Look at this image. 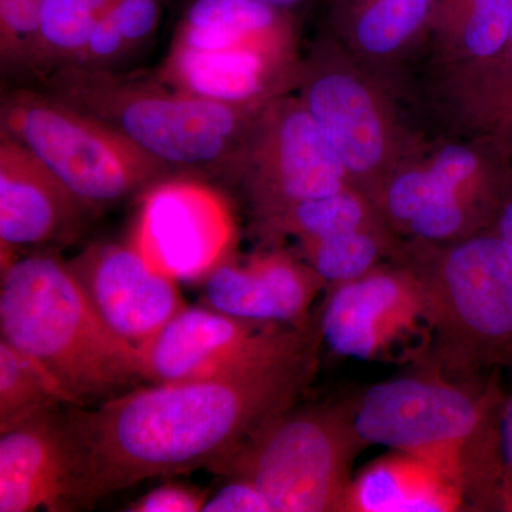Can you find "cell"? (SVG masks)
<instances>
[{"label": "cell", "instance_id": "6da1fadb", "mask_svg": "<svg viewBox=\"0 0 512 512\" xmlns=\"http://www.w3.org/2000/svg\"><path fill=\"white\" fill-rule=\"evenodd\" d=\"M319 332L298 349L228 375L151 383L72 406L86 460V508L148 478L212 468L295 406L312 382Z\"/></svg>", "mask_w": 512, "mask_h": 512}, {"label": "cell", "instance_id": "7a4b0ae2", "mask_svg": "<svg viewBox=\"0 0 512 512\" xmlns=\"http://www.w3.org/2000/svg\"><path fill=\"white\" fill-rule=\"evenodd\" d=\"M501 372L468 382L430 367L373 384L352 400L363 439L434 464L460 488L470 511L505 512Z\"/></svg>", "mask_w": 512, "mask_h": 512}, {"label": "cell", "instance_id": "3957f363", "mask_svg": "<svg viewBox=\"0 0 512 512\" xmlns=\"http://www.w3.org/2000/svg\"><path fill=\"white\" fill-rule=\"evenodd\" d=\"M0 332L45 370L69 406L96 407L147 382L138 349L103 322L52 252L2 262Z\"/></svg>", "mask_w": 512, "mask_h": 512}, {"label": "cell", "instance_id": "277c9868", "mask_svg": "<svg viewBox=\"0 0 512 512\" xmlns=\"http://www.w3.org/2000/svg\"><path fill=\"white\" fill-rule=\"evenodd\" d=\"M394 261L419 285L429 348L420 366L468 382L512 372V248L494 231L399 244Z\"/></svg>", "mask_w": 512, "mask_h": 512}, {"label": "cell", "instance_id": "5b68a950", "mask_svg": "<svg viewBox=\"0 0 512 512\" xmlns=\"http://www.w3.org/2000/svg\"><path fill=\"white\" fill-rule=\"evenodd\" d=\"M45 90L109 124L174 173L228 177L258 110L178 92L157 76L57 70Z\"/></svg>", "mask_w": 512, "mask_h": 512}, {"label": "cell", "instance_id": "8992f818", "mask_svg": "<svg viewBox=\"0 0 512 512\" xmlns=\"http://www.w3.org/2000/svg\"><path fill=\"white\" fill-rule=\"evenodd\" d=\"M367 447L352 400L293 406L211 470L254 483L272 512H343L353 464Z\"/></svg>", "mask_w": 512, "mask_h": 512}, {"label": "cell", "instance_id": "52a82bcc", "mask_svg": "<svg viewBox=\"0 0 512 512\" xmlns=\"http://www.w3.org/2000/svg\"><path fill=\"white\" fill-rule=\"evenodd\" d=\"M0 130L32 151L96 214L175 174L109 124L46 90L6 93Z\"/></svg>", "mask_w": 512, "mask_h": 512}, {"label": "cell", "instance_id": "ba28073f", "mask_svg": "<svg viewBox=\"0 0 512 512\" xmlns=\"http://www.w3.org/2000/svg\"><path fill=\"white\" fill-rule=\"evenodd\" d=\"M228 177L241 183L258 224L353 185L299 97L286 96L258 110Z\"/></svg>", "mask_w": 512, "mask_h": 512}, {"label": "cell", "instance_id": "9c48e42d", "mask_svg": "<svg viewBox=\"0 0 512 512\" xmlns=\"http://www.w3.org/2000/svg\"><path fill=\"white\" fill-rule=\"evenodd\" d=\"M318 333V323L296 328L235 318L210 308H187L138 349L150 383L228 375L274 359Z\"/></svg>", "mask_w": 512, "mask_h": 512}, {"label": "cell", "instance_id": "30bf717a", "mask_svg": "<svg viewBox=\"0 0 512 512\" xmlns=\"http://www.w3.org/2000/svg\"><path fill=\"white\" fill-rule=\"evenodd\" d=\"M316 323L320 339L336 356L372 362L394 359V350L413 342L423 349V357L429 348L419 285L397 261L330 286Z\"/></svg>", "mask_w": 512, "mask_h": 512}, {"label": "cell", "instance_id": "8fae6325", "mask_svg": "<svg viewBox=\"0 0 512 512\" xmlns=\"http://www.w3.org/2000/svg\"><path fill=\"white\" fill-rule=\"evenodd\" d=\"M234 218L210 185L171 174L141 194L131 242L175 279L207 276L234 244Z\"/></svg>", "mask_w": 512, "mask_h": 512}, {"label": "cell", "instance_id": "7c38bea8", "mask_svg": "<svg viewBox=\"0 0 512 512\" xmlns=\"http://www.w3.org/2000/svg\"><path fill=\"white\" fill-rule=\"evenodd\" d=\"M66 262L97 315L134 348L187 308L177 279L131 241L96 242Z\"/></svg>", "mask_w": 512, "mask_h": 512}, {"label": "cell", "instance_id": "4fadbf2b", "mask_svg": "<svg viewBox=\"0 0 512 512\" xmlns=\"http://www.w3.org/2000/svg\"><path fill=\"white\" fill-rule=\"evenodd\" d=\"M86 460L69 414H39L0 434V512L86 508Z\"/></svg>", "mask_w": 512, "mask_h": 512}, {"label": "cell", "instance_id": "5bb4252c", "mask_svg": "<svg viewBox=\"0 0 512 512\" xmlns=\"http://www.w3.org/2000/svg\"><path fill=\"white\" fill-rule=\"evenodd\" d=\"M298 83L299 100L335 148L350 181L373 201L392 146L379 100L360 77L323 59L301 67Z\"/></svg>", "mask_w": 512, "mask_h": 512}, {"label": "cell", "instance_id": "9a60e30c", "mask_svg": "<svg viewBox=\"0 0 512 512\" xmlns=\"http://www.w3.org/2000/svg\"><path fill=\"white\" fill-rule=\"evenodd\" d=\"M96 215L32 151L0 130L2 262L20 249L66 244Z\"/></svg>", "mask_w": 512, "mask_h": 512}, {"label": "cell", "instance_id": "2e32d148", "mask_svg": "<svg viewBox=\"0 0 512 512\" xmlns=\"http://www.w3.org/2000/svg\"><path fill=\"white\" fill-rule=\"evenodd\" d=\"M293 46L239 43L187 47L171 43L156 76L190 96L258 110L298 83Z\"/></svg>", "mask_w": 512, "mask_h": 512}, {"label": "cell", "instance_id": "e0dca14e", "mask_svg": "<svg viewBox=\"0 0 512 512\" xmlns=\"http://www.w3.org/2000/svg\"><path fill=\"white\" fill-rule=\"evenodd\" d=\"M328 284L284 251L252 255L244 264L225 259L205 276L204 299L235 318L279 325H309L312 303Z\"/></svg>", "mask_w": 512, "mask_h": 512}, {"label": "cell", "instance_id": "ac0fdd59", "mask_svg": "<svg viewBox=\"0 0 512 512\" xmlns=\"http://www.w3.org/2000/svg\"><path fill=\"white\" fill-rule=\"evenodd\" d=\"M470 511L461 493L434 464L393 450L353 476L343 512Z\"/></svg>", "mask_w": 512, "mask_h": 512}, {"label": "cell", "instance_id": "d6986e66", "mask_svg": "<svg viewBox=\"0 0 512 512\" xmlns=\"http://www.w3.org/2000/svg\"><path fill=\"white\" fill-rule=\"evenodd\" d=\"M439 0H332L333 18L363 52L387 56L431 25Z\"/></svg>", "mask_w": 512, "mask_h": 512}, {"label": "cell", "instance_id": "ffe728a7", "mask_svg": "<svg viewBox=\"0 0 512 512\" xmlns=\"http://www.w3.org/2000/svg\"><path fill=\"white\" fill-rule=\"evenodd\" d=\"M380 225L387 224L372 198L349 185L333 194L298 202L261 222L259 229L266 238L292 237L301 244Z\"/></svg>", "mask_w": 512, "mask_h": 512}, {"label": "cell", "instance_id": "44dd1931", "mask_svg": "<svg viewBox=\"0 0 512 512\" xmlns=\"http://www.w3.org/2000/svg\"><path fill=\"white\" fill-rule=\"evenodd\" d=\"M163 8L164 0H116L80 55L67 67L116 72L121 63L150 42Z\"/></svg>", "mask_w": 512, "mask_h": 512}, {"label": "cell", "instance_id": "7402d4cb", "mask_svg": "<svg viewBox=\"0 0 512 512\" xmlns=\"http://www.w3.org/2000/svg\"><path fill=\"white\" fill-rule=\"evenodd\" d=\"M116 0H46L32 72L45 80L74 62Z\"/></svg>", "mask_w": 512, "mask_h": 512}, {"label": "cell", "instance_id": "603a6c76", "mask_svg": "<svg viewBox=\"0 0 512 512\" xmlns=\"http://www.w3.org/2000/svg\"><path fill=\"white\" fill-rule=\"evenodd\" d=\"M396 241L387 225L356 229L333 237L301 242L303 259L328 284H345L382 265L384 256H394Z\"/></svg>", "mask_w": 512, "mask_h": 512}, {"label": "cell", "instance_id": "cb8c5ba5", "mask_svg": "<svg viewBox=\"0 0 512 512\" xmlns=\"http://www.w3.org/2000/svg\"><path fill=\"white\" fill-rule=\"evenodd\" d=\"M62 404L69 406L45 370L0 339V434Z\"/></svg>", "mask_w": 512, "mask_h": 512}, {"label": "cell", "instance_id": "d4e9b609", "mask_svg": "<svg viewBox=\"0 0 512 512\" xmlns=\"http://www.w3.org/2000/svg\"><path fill=\"white\" fill-rule=\"evenodd\" d=\"M431 25L468 56L488 59L510 40L512 0H439Z\"/></svg>", "mask_w": 512, "mask_h": 512}, {"label": "cell", "instance_id": "484cf974", "mask_svg": "<svg viewBox=\"0 0 512 512\" xmlns=\"http://www.w3.org/2000/svg\"><path fill=\"white\" fill-rule=\"evenodd\" d=\"M46 0H0L3 72H32Z\"/></svg>", "mask_w": 512, "mask_h": 512}, {"label": "cell", "instance_id": "4316f807", "mask_svg": "<svg viewBox=\"0 0 512 512\" xmlns=\"http://www.w3.org/2000/svg\"><path fill=\"white\" fill-rule=\"evenodd\" d=\"M207 491L187 485L165 484L148 491L126 508L130 512H202Z\"/></svg>", "mask_w": 512, "mask_h": 512}, {"label": "cell", "instance_id": "83f0119b", "mask_svg": "<svg viewBox=\"0 0 512 512\" xmlns=\"http://www.w3.org/2000/svg\"><path fill=\"white\" fill-rule=\"evenodd\" d=\"M202 512H272V508L254 483L244 478H231L227 485L208 497Z\"/></svg>", "mask_w": 512, "mask_h": 512}, {"label": "cell", "instance_id": "f1b7e54d", "mask_svg": "<svg viewBox=\"0 0 512 512\" xmlns=\"http://www.w3.org/2000/svg\"><path fill=\"white\" fill-rule=\"evenodd\" d=\"M501 456L505 512H512V390L507 392L501 416Z\"/></svg>", "mask_w": 512, "mask_h": 512}, {"label": "cell", "instance_id": "f546056e", "mask_svg": "<svg viewBox=\"0 0 512 512\" xmlns=\"http://www.w3.org/2000/svg\"><path fill=\"white\" fill-rule=\"evenodd\" d=\"M258 2L265 3V5L272 6V8L293 13L296 9L308 3L309 0H258Z\"/></svg>", "mask_w": 512, "mask_h": 512}, {"label": "cell", "instance_id": "4dcf8cb0", "mask_svg": "<svg viewBox=\"0 0 512 512\" xmlns=\"http://www.w3.org/2000/svg\"><path fill=\"white\" fill-rule=\"evenodd\" d=\"M508 42L512 43V26H511V32H510V40H508Z\"/></svg>", "mask_w": 512, "mask_h": 512}]
</instances>
